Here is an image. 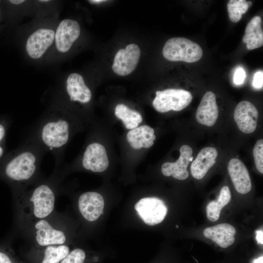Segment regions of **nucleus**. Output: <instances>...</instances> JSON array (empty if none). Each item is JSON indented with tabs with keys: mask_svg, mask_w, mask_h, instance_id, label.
I'll list each match as a JSON object with an SVG mask.
<instances>
[{
	"mask_svg": "<svg viewBox=\"0 0 263 263\" xmlns=\"http://www.w3.org/2000/svg\"><path fill=\"white\" fill-rule=\"evenodd\" d=\"M94 260H95V261H96L98 260V258L96 257L95 258H94Z\"/></svg>",
	"mask_w": 263,
	"mask_h": 263,
	"instance_id": "obj_37",
	"label": "nucleus"
},
{
	"mask_svg": "<svg viewBox=\"0 0 263 263\" xmlns=\"http://www.w3.org/2000/svg\"><path fill=\"white\" fill-rule=\"evenodd\" d=\"M231 193L228 186L223 187L216 200L211 201L207 206V219L212 222L218 220L222 208L230 201Z\"/></svg>",
	"mask_w": 263,
	"mask_h": 263,
	"instance_id": "obj_22",
	"label": "nucleus"
},
{
	"mask_svg": "<svg viewBox=\"0 0 263 263\" xmlns=\"http://www.w3.org/2000/svg\"><path fill=\"white\" fill-rule=\"evenodd\" d=\"M246 77L244 70L242 67H238L235 71L234 77L233 82L236 85H240L243 83Z\"/></svg>",
	"mask_w": 263,
	"mask_h": 263,
	"instance_id": "obj_28",
	"label": "nucleus"
},
{
	"mask_svg": "<svg viewBox=\"0 0 263 263\" xmlns=\"http://www.w3.org/2000/svg\"><path fill=\"white\" fill-rule=\"evenodd\" d=\"M259 113L257 108L248 101H242L236 106L234 112V119L241 131L251 133L257 125Z\"/></svg>",
	"mask_w": 263,
	"mask_h": 263,
	"instance_id": "obj_11",
	"label": "nucleus"
},
{
	"mask_svg": "<svg viewBox=\"0 0 263 263\" xmlns=\"http://www.w3.org/2000/svg\"><path fill=\"white\" fill-rule=\"evenodd\" d=\"M85 259L84 251L76 248L69 253L60 263H83Z\"/></svg>",
	"mask_w": 263,
	"mask_h": 263,
	"instance_id": "obj_27",
	"label": "nucleus"
},
{
	"mask_svg": "<svg viewBox=\"0 0 263 263\" xmlns=\"http://www.w3.org/2000/svg\"><path fill=\"white\" fill-rule=\"evenodd\" d=\"M180 152V157L175 162H166L162 165L161 171L166 176H172L176 179L184 180L189 175L187 168L193 160V150L190 146L185 145L181 147Z\"/></svg>",
	"mask_w": 263,
	"mask_h": 263,
	"instance_id": "obj_12",
	"label": "nucleus"
},
{
	"mask_svg": "<svg viewBox=\"0 0 263 263\" xmlns=\"http://www.w3.org/2000/svg\"><path fill=\"white\" fill-rule=\"evenodd\" d=\"M0 263H12L9 257L0 251Z\"/></svg>",
	"mask_w": 263,
	"mask_h": 263,
	"instance_id": "obj_32",
	"label": "nucleus"
},
{
	"mask_svg": "<svg viewBox=\"0 0 263 263\" xmlns=\"http://www.w3.org/2000/svg\"><path fill=\"white\" fill-rule=\"evenodd\" d=\"M236 232L235 227L228 224L223 223L208 227L204 230V235L223 248H226L233 244Z\"/></svg>",
	"mask_w": 263,
	"mask_h": 263,
	"instance_id": "obj_19",
	"label": "nucleus"
},
{
	"mask_svg": "<svg viewBox=\"0 0 263 263\" xmlns=\"http://www.w3.org/2000/svg\"><path fill=\"white\" fill-rule=\"evenodd\" d=\"M228 171L235 188L239 193L246 194L251 189V183L247 169L240 159H231Z\"/></svg>",
	"mask_w": 263,
	"mask_h": 263,
	"instance_id": "obj_16",
	"label": "nucleus"
},
{
	"mask_svg": "<svg viewBox=\"0 0 263 263\" xmlns=\"http://www.w3.org/2000/svg\"><path fill=\"white\" fill-rule=\"evenodd\" d=\"M253 87L257 89H260L263 86V73L262 71L257 72L254 75L252 81Z\"/></svg>",
	"mask_w": 263,
	"mask_h": 263,
	"instance_id": "obj_29",
	"label": "nucleus"
},
{
	"mask_svg": "<svg viewBox=\"0 0 263 263\" xmlns=\"http://www.w3.org/2000/svg\"><path fill=\"white\" fill-rule=\"evenodd\" d=\"M38 1L41 2H49L50 0H39Z\"/></svg>",
	"mask_w": 263,
	"mask_h": 263,
	"instance_id": "obj_36",
	"label": "nucleus"
},
{
	"mask_svg": "<svg viewBox=\"0 0 263 263\" xmlns=\"http://www.w3.org/2000/svg\"><path fill=\"white\" fill-rule=\"evenodd\" d=\"M114 113L115 116L122 121L125 127L129 130L137 127L143 120L138 112L129 109L123 104H118L115 107Z\"/></svg>",
	"mask_w": 263,
	"mask_h": 263,
	"instance_id": "obj_23",
	"label": "nucleus"
},
{
	"mask_svg": "<svg viewBox=\"0 0 263 263\" xmlns=\"http://www.w3.org/2000/svg\"><path fill=\"white\" fill-rule=\"evenodd\" d=\"M140 56V50L135 44L128 45L120 49L115 55L112 69L116 75L125 76L135 69Z\"/></svg>",
	"mask_w": 263,
	"mask_h": 263,
	"instance_id": "obj_9",
	"label": "nucleus"
},
{
	"mask_svg": "<svg viewBox=\"0 0 263 263\" xmlns=\"http://www.w3.org/2000/svg\"><path fill=\"white\" fill-rule=\"evenodd\" d=\"M256 238L258 244H263V230H257L255 231Z\"/></svg>",
	"mask_w": 263,
	"mask_h": 263,
	"instance_id": "obj_31",
	"label": "nucleus"
},
{
	"mask_svg": "<svg viewBox=\"0 0 263 263\" xmlns=\"http://www.w3.org/2000/svg\"><path fill=\"white\" fill-rule=\"evenodd\" d=\"M69 253V248L65 245H48L45 249L42 263H59Z\"/></svg>",
	"mask_w": 263,
	"mask_h": 263,
	"instance_id": "obj_25",
	"label": "nucleus"
},
{
	"mask_svg": "<svg viewBox=\"0 0 263 263\" xmlns=\"http://www.w3.org/2000/svg\"><path fill=\"white\" fill-rule=\"evenodd\" d=\"M6 132V126H5L2 123L0 122V158L3 156L4 153V149L1 144L5 137Z\"/></svg>",
	"mask_w": 263,
	"mask_h": 263,
	"instance_id": "obj_30",
	"label": "nucleus"
},
{
	"mask_svg": "<svg viewBox=\"0 0 263 263\" xmlns=\"http://www.w3.org/2000/svg\"><path fill=\"white\" fill-rule=\"evenodd\" d=\"M262 19L260 16L254 17L247 23L243 42L246 48L252 50L263 45V31Z\"/></svg>",
	"mask_w": 263,
	"mask_h": 263,
	"instance_id": "obj_21",
	"label": "nucleus"
},
{
	"mask_svg": "<svg viewBox=\"0 0 263 263\" xmlns=\"http://www.w3.org/2000/svg\"><path fill=\"white\" fill-rule=\"evenodd\" d=\"M72 128L69 115L61 107L56 105L34 123L24 140L37 145L46 152H51L58 165L63 159Z\"/></svg>",
	"mask_w": 263,
	"mask_h": 263,
	"instance_id": "obj_1",
	"label": "nucleus"
},
{
	"mask_svg": "<svg viewBox=\"0 0 263 263\" xmlns=\"http://www.w3.org/2000/svg\"><path fill=\"white\" fill-rule=\"evenodd\" d=\"M80 34L79 23L75 20L66 19L62 20L55 30V46L60 53L69 51Z\"/></svg>",
	"mask_w": 263,
	"mask_h": 263,
	"instance_id": "obj_7",
	"label": "nucleus"
},
{
	"mask_svg": "<svg viewBox=\"0 0 263 263\" xmlns=\"http://www.w3.org/2000/svg\"><path fill=\"white\" fill-rule=\"evenodd\" d=\"M46 153L37 145L24 140L5 164V176L17 183L30 181L37 173L41 159Z\"/></svg>",
	"mask_w": 263,
	"mask_h": 263,
	"instance_id": "obj_2",
	"label": "nucleus"
},
{
	"mask_svg": "<svg viewBox=\"0 0 263 263\" xmlns=\"http://www.w3.org/2000/svg\"><path fill=\"white\" fill-rule=\"evenodd\" d=\"M252 5L251 1L245 0H229L227 8L230 20L235 23L238 22Z\"/></svg>",
	"mask_w": 263,
	"mask_h": 263,
	"instance_id": "obj_24",
	"label": "nucleus"
},
{
	"mask_svg": "<svg viewBox=\"0 0 263 263\" xmlns=\"http://www.w3.org/2000/svg\"><path fill=\"white\" fill-rule=\"evenodd\" d=\"M256 167L261 173H263V140L259 139L256 143L253 150Z\"/></svg>",
	"mask_w": 263,
	"mask_h": 263,
	"instance_id": "obj_26",
	"label": "nucleus"
},
{
	"mask_svg": "<svg viewBox=\"0 0 263 263\" xmlns=\"http://www.w3.org/2000/svg\"><path fill=\"white\" fill-rule=\"evenodd\" d=\"M191 93L183 89H167L156 92V96L152 102L154 108L158 112L164 113L169 111H180L191 102Z\"/></svg>",
	"mask_w": 263,
	"mask_h": 263,
	"instance_id": "obj_4",
	"label": "nucleus"
},
{
	"mask_svg": "<svg viewBox=\"0 0 263 263\" xmlns=\"http://www.w3.org/2000/svg\"><path fill=\"white\" fill-rule=\"evenodd\" d=\"M154 133V130L149 126L137 127L128 132L127 141L133 149L149 148L154 144L156 138Z\"/></svg>",
	"mask_w": 263,
	"mask_h": 263,
	"instance_id": "obj_20",
	"label": "nucleus"
},
{
	"mask_svg": "<svg viewBox=\"0 0 263 263\" xmlns=\"http://www.w3.org/2000/svg\"><path fill=\"white\" fill-rule=\"evenodd\" d=\"M36 241L41 246L62 244L66 241L63 232L54 228L46 220H41L35 225Z\"/></svg>",
	"mask_w": 263,
	"mask_h": 263,
	"instance_id": "obj_18",
	"label": "nucleus"
},
{
	"mask_svg": "<svg viewBox=\"0 0 263 263\" xmlns=\"http://www.w3.org/2000/svg\"><path fill=\"white\" fill-rule=\"evenodd\" d=\"M162 53L164 57L171 61L192 63L199 60L203 50L197 43L185 38H172L165 44Z\"/></svg>",
	"mask_w": 263,
	"mask_h": 263,
	"instance_id": "obj_3",
	"label": "nucleus"
},
{
	"mask_svg": "<svg viewBox=\"0 0 263 263\" xmlns=\"http://www.w3.org/2000/svg\"><path fill=\"white\" fill-rule=\"evenodd\" d=\"M30 201L33 204L34 215L42 219L47 217L53 211L55 196L53 189L46 184L37 186L32 192Z\"/></svg>",
	"mask_w": 263,
	"mask_h": 263,
	"instance_id": "obj_8",
	"label": "nucleus"
},
{
	"mask_svg": "<svg viewBox=\"0 0 263 263\" xmlns=\"http://www.w3.org/2000/svg\"><path fill=\"white\" fill-rule=\"evenodd\" d=\"M65 92L71 102L86 104L92 99L91 90L85 84L83 76L77 73H72L67 77Z\"/></svg>",
	"mask_w": 263,
	"mask_h": 263,
	"instance_id": "obj_13",
	"label": "nucleus"
},
{
	"mask_svg": "<svg viewBox=\"0 0 263 263\" xmlns=\"http://www.w3.org/2000/svg\"><path fill=\"white\" fill-rule=\"evenodd\" d=\"M253 263H263V256L260 257L258 259H255Z\"/></svg>",
	"mask_w": 263,
	"mask_h": 263,
	"instance_id": "obj_35",
	"label": "nucleus"
},
{
	"mask_svg": "<svg viewBox=\"0 0 263 263\" xmlns=\"http://www.w3.org/2000/svg\"><path fill=\"white\" fill-rule=\"evenodd\" d=\"M218 113L215 95L211 91L207 92L202 98L197 109L195 115L196 120L201 124L211 127L216 123Z\"/></svg>",
	"mask_w": 263,
	"mask_h": 263,
	"instance_id": "obj_15",
	"label": "nucleus"
},
{
	"mask_svg": "<svg viewBox=\"0 0 263 263\" xmlns=\"http://www.w3.org/2000/svg\"><path fill=\"white\" fill-rule=\"evenodd\" d=\"M176 227L177 228H178V225H176Z\"/></svg>",
	"mask_w": 263,
	"mask_h": 263,
	"instance_id": "obj_38",
	"label": "nucleus"
},
{
	"mask_svg": "<svg viewBox=\"0 0 263 263\" xmlns=\"http://www.w3.org/2000/svg\"><path fill=\"white\" fill-rule=\"evenodd\" d=\"M25 1L24 0H10V2L14 4H21Z\"/></svg>",
	"mask_w": 263,
	"mask_h": 263,
	"instance_id": "obj_34",
	"label": "nucleus"
},
{
	"mask_svg": "<svg viewBox=\"0 0 263 263\" xmlns=\"http://www.w3.org/2000/svg\"><path fill=\"white\" fill-rule=\"evenodd\" d=\"M218 155L217 150L213 147L203 148L190 166L192 176L196 179L203 178L215 163Z\"/></svg>",
	"mask_w": 263,
	"mask_h": 263,
	"instance_id": "obj_17",
	"label": "nucleus"
},
{
	"mask_svg": "<svg viewBox=\"0 0 263 263\" xmlns=\"http://www.w3.org/2000/svg\"><path fill=\"white\" fill-rule=\"evenodd\" d=\"M81 164L86 169L95 172L105 170L109 166V160L104 147L96 142L89 144L86 148Z\"/></svg>",
	"mask_w": 263,
	"mask_h": 263,
	"instance_id": "obj_10",
	"label": "nucleus"
},
{
	"mask_svg": "<svg viewBox=\"0 0 263 263\" xmlns=\"http://www.w3.org/2000/svg\"><path fill=\"white\" fill-rule=\"evenodd\" d=\"M107 0H90L88 2L92 4H99L103 2H105Z\"/></svg>",
	"mask_w": 263,
	"mask_h": 263,
	"instance_id": "obj_33",
	"label": "nucleus"
},
{
	"mask_svg": "<svg viewBox=\"0 0 263 263\" xmlns=\"http://www.w3.org/2000/svg\"><path fill=\"white\" fill-rule=\"evenodd\" d=\"M104 201L102 195L96 192L89 191L81 194L78 199V207L83 217L87 221L96 220L102 214Z\"/></svg>",
	"mask_w": 263,
	"mask_h": 263,
	"instance_id": "obj_14",
	"label": "nucleus"
},
{
	"mask_svg": "<svg viewBox=\"0 0 263 263\" xmlns=\"http://www.w3.org/2000/svg\"><path fill=\"white\" fill-rule=\"evenodd\" d=\"M134 207L139 216L149 225L161 223L168 212L164 202L156 197L143 198L135 204Z\"/></svg>",
	"mask_w": 263,
	"mask_h": 263,
	"instance_id": "obj_6",
	"label": "nucleus"
},
{
	"mask_svg": "<svg viewBox=\"0 0 263 263\" xmlns=\"http://www.w3.org/2000/svg\"><path fill=\"white\" fill-rule=\"evenodd\" d=\"M55 30L48 27H41L32 32L25 43L27 55L32 59L41 58L55 44Z\"/></svg>",
	"mask_w": 263,
	"mask_h": 263,
	"instance_id": "obj_5",
	"label": "nucleus"
}]
</instances>
